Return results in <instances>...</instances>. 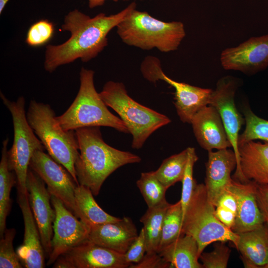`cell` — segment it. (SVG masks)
<instances>
[{"label": "cell", "instance_id": "1", "mask_svg": "<svg viewBox=\"0 0 268 268\" xmlns=\"http://www.w3.org/2000/svg\"><path fill=\"white\" fill-rule=\"evenodd\" d=\"M136 5L133 2L117 13L107 15L100 13L93 17L76 9L69 11L64 18L61 30L69 32L70 36L61 44L46 46L45 70L52 72L77 59L86 63L96 57L107 46L109 33Z\"/></svg>", "mask_w": 268, "mask_h": 268}, {"label": "cell", "instance_id": "2", "mask_svg": "<svg viewBox=\"0 0 268 268\" xmlns=\"http://www.w3.org/2000/svg\"><path fill=\"white\" fill-rule=\"evenodd\" d=\"M79 154L75 163L79 185L88 188L97 196L106 179L120 167L139 163L141 158L129 151L115 148L103 140L100 127L76 129Z\"/></svg>", "mask_w": 268, "mask_h": 268}, {"label": "cell", "instance_id": "3", "mask_svg": "<svg viewBox=\"0 0 268 268\" xmlns=\"http://www.w3.org/2000/svg\"><path fill=\"white\" fill-rule=\"evenodd\" d=\"M116 28L125 44L144 50L156 49L163 53L177 50L186 36L182 22L160 20L136 8Z\"/></svg>", "mask_w": 268, "mask_h": 268}, {"label": "cell", "instance_id": "4", "mask_svg": "<svg viewBox=\"0 0 268 268\" xmlns=\"http://www.w3.org/2000/svg\"><path fill=\"white\" fill-rule=\"evenodd\" d=\"M80 86L78 93L68 109L56 117L65 131H75L88 127H108L128 134L123 121L108 109L99 93L96 90L94 71L82 67L79 73Z\"/></svg>", "mask_w": 268, "mask_h": 268}, {"label": "cell", "instance_id": "5", "mask_svg": "<svg viewBox=\"0 0 268 268\" xmlns=\"http://www.w3.org/2000/svg\"><path fill=\"white\" fill-rule=\"evenodd\" d=\"M28 122L48 154L63 165L79 185L75 163L79 148L75 131H65L50 105L31 100L26 113Z\"/></svg>", "mask_w": 268, "mask_h": 268}, {"label": "cell", "instance_id": "6", "mask_svg": "<svg viewBox=\"0 0 268 268\" xmlns=\"http://www.w3.org/2000/svg\"><path fill=\"white\" fill-rule=\"evenodd\" d=\"M99 94L106 105L114 110L126 125L133 136V148H141L153 133L171 122L166 115L132 98L122 82L108 81Z\"/></svg>", "mask_w": 268, "mask_h": 268}, {"label": "cell", "instance_id": "7", "mask_svg": "<svg viewBox=\"0 0 268 268\" xmlns=\"http://www.w3.org/2000/svg\"><path fill=\"white\" fill-rule=\"evenodd\" d=\"M215 208L208 199L204 184L197 183L184 214L182 233L196 240L200 256L214 242H230L236 248L238 245L239 235L219 220Z\"/></svg>", "mask_w": 268, "mask_h": 268}, {"label": "cell", "instance_id": "8", "mask_svg": "<svg viewBox=\"0 0 268 268\" xmlns=\"http://www.w3.org/2000/svg\"><path fill=\"white\" fill-rule=\"evenodd\" d=\"M0 96L11 115L13 126V141L7 151L8 166L16 174L17 190L27 193L26 179L30 159L35 151L45 149L28 122L24 98L20 96L12 101L1 92Z\"/></svg>", "mask_w": 268, "mask_h": 268}, {"label": "cell", "instance_id": "9", "mask_svg": "<svg viewBox=\"0 0 268 268\" xmlns=\"http://www.w3.org/2000/svg\"><path fill=\"white\" fill-rule=\"evenodd\" d=\"M140 71L148 81L155 83L158 80H163L174 88V104L183 123L191 124L194 115L209 104L212 89L173 80L164 73L161 62L156 57L145 58L141 63Z\"/></svg>", "mask_w": 268, "mask_h": 268}, {"label": "cell", "instance_id": "10", "mask_svg": "<svg viewBox=\"0 0 268 268\" xmlns=\"http://www.w3.org/2000/svg\"><path fill=\"white\" fill-rule=\"evenodd\" d=\"M241 80L237 77L227 75L220 78L213 90L209 104L218 111L229 139L237 158L234 174L235 180L245 183L246 180L240 170V156L238 138L244 119L238 112L235 102V96Z\"/></svg>", "mask_w": 268, "mask_h": 268}, {"label": "cell", "instance_id": "11", "mask_svg": "<svg viewBox=\"0 0 268 268\" xmlns=\"http://www.w3.org/2000/svg\"><path fill=\"white\" fill-rule=\"evenodd\" d=\"M51 201L56 217L53 226L52 250L47 266L54 264L62 254L88 240L90 231L89 227L79 220L59 198L51 195Z\"/></svg>", "mask_w": 268, "mask_h": 268}, {"label": "cell", "instance_id": "12", "mask_svg": "<svg viewBox=\"0 0 268 268\" xmlns=\"http://www.w3.org/2000/svg\"><path fill=\"white\" fill-rule=\"evenodd\" d=\"M29 167L44 181L50 194L61 200L77 217L74 191L78 185L69 172L43 150L34 152Z\"/></svg>", "mask_w": 268, "mask_h": 268}, {"label": "cell", "instance_id": "13", "mask_svg": "<svg viewBox=\"0 0 268 268\" xmlns=\"http://www.w3.org/2000/svg\"><path fill=\"white\" fill-rule=\"evenodd\" d=\"M125 255L87 240L61 255L55 268H127Z\"/></svg>", "mask_w": 268, "mask_h": 268}, {"label": "cell", "instance_id": "14", "mask_svg": "<svg viewBox=\"0 0 268 268\" xmlns=\"http://www.w3.org/2000/svg\"><path fill=\"white\" fill-rule=\"evenodd\" d=\"M220 63L225 70L251 75L268 67V34L252 37L237 46L223 50Z\"/></svg>", "mask_w": 268, "mask_h": 268}, {"label": "cell", "instance_id": "15", "mask_svg": "<svg viewBox=\"0 0 268 268\" xmlns=\"http://www.w3.org/2000/svg\"><path fill=\"white\" fill-rule=\"evenodd\" d=\"M26 188L29 204L38 227L45 253L49 258L53 236V223L56 213L50 204L51 195L44 181L29 167Z\"/></svg>", "mask_w": 268, "mask_h": 268}, {"label": "cell", "instance_id": "16", "mask_svg": "<svg viewBox=\"0 0 268 268\" xmlns=\"http://www.w3.org/2000/svg\"><path fill=\"white\" fill-rule=\"evenodd\" d=\"M236 166L233 150L228 148L208 151L204 185L208 199L215 207L220 197L228 191L233 179L231 174Z\"/></svg>", "mask_w": 268, "mask_h": 268}, {"label": "cell", "instance_id": "17", "mask_svg": "<svg viewBox=\"0 0 268 268\" xmlns=\"http://www.w3.org/2000/svg\"><path fill=\"white\" fill-rule=\"evenodd\" d=\"M17 200L23 218L24 235L23 242L16 253L24 267L43 268L45 267V253L29 204L28 192L23 193L17 190Z\"/></svg>", "mask_w": 268, "mask_h": 268}, {"label": "cell", "instance_id": "18", "mask_svg": "<svg viewBox=\"0 0 268 268\" xmlns=\"http://www.w3.org/2000/svg\"><path fill=\"white\" fill-rule=\"evenodd\" d=\"M195 137L201 147L208 151L232 147L221 116L217 110L208 105L193 117Z\"/></svg>", "mask_w": 268, "mask_h": 268}, {"label": "cell", "instance_id": "19", "mask_svg": "<svg viewBox=\"0 0 268 268\" xmlns=\"http://www.w3.org/2000/svg\"><path fill=\"white\" fill-rule=\"evenodd\" d=\"M256 183H242L232 179L228 190L237 202L235 223L232 230L237 234L260 228L265 223L256 196Z\"/></svg>", "mask_w": 268, "mask_h": 268}, {"label": "cell", "instance_id": "20", "mask_svg": "<svg viewBox=\"0 0 268 268\" xmlns=\"http://www.w3.org/2000/svg\"><path fill=\"white\" fill-rule=\"evenodd\" d=\"M89 228V240L124 255L138 235L134 223L128 217Z\"/></svg>", "mask_w": 268, "mask_h": 268}, {"label": "cell", "instance_id": "21", "mask_svg": "<svg viewBox=\"0 0 268 268\" xmlns=\"http://www.w3.org/2000/svg\"><path fill=\"white\" fill-rule=\"evenodd\" d=\"M240 170L246 182L268 185V141H249L239 146Z\"/></svg>", "mask_w": 268, "mask_h": 268}, {"label": "cell", "instance_id": "22", "mask_svg": "<svg viewBox=\"0 0 268 268\" xmlns=\"http://www.w3.org/2000/svg\"><path fill=\"white\" fill-rule=\"evenodd\" d=\"M236 249L245 268H266L268 265V224L256 229L238 234Z\"/></svg>", "mask_w": 268, "mask_h": 268}, {"label": "cell", "instance_id": "23", "mask_svg": "<svg viewBox=\"0 0 268 268\" xmlns=\"http://www.w3.org/2000/svg\"><path fill=\"white\" fill-rule=\"evenodd\" d=\"M171 268H202L196 240L184 234L158 253Z\"/></svg>", "mask_w": 268, "mask_h": 268}, {"label": "cell", "instance_id": "24", "mask_svg": "<svg viewBox=\"0 0 268 268\" xmlns=\"http://www.w3.org/2000/svg\"><path fill=\"white\" fill-rule=\"evenodd\" d=\"M74 196L77 217L89 227L115 222L121 218L112 216L102 209L94 200L91 191L83 185H79L75 187Z\"/></svg>", "mask_w": 268, "mask_h": 268}, {"label": "cell", "instance_id": "25", "mask_svg": "<svg viewBox=\"0 0 268 268\" xmlns=\"http://www.w3.org/2000/svg\"><path fill=\"white\" fill-rule=\"evenodd\" d=\"M7 137L2 142L1 157L0 162V237L3 236L6 228V221L11 208L10 192L12 187L17 183L14 171L10 170L7 158Z\"/></svg>", "mask_w": 268, "mask_h": 268}, {"label": "cell", "instance_id": "26", "mask_svg": "<svg viewBox=\"0 0 268 268\" xmlns=\"http://www.w3.org/2000/svg\"><path fill=\"white\" fill-rule=\"evenodd\" d=\"M171 204L168 201L160 205L148 207L140 218L143 224L146 251V253H157L161 237L164 216Z\"/></svg>", "mask_w": 268, "mask_h": 268}, {"label": "cell", "instance_id": "27", "mask_svg": "<svg viewBox=\"0 0 268 268\" xmlns=\"http://www.w3.org/2000/svg\"><path fill=\"white\" fill-rule=\"evenodd\" d=\"M188 158L187 148L165 159L159 167L154 171L155 176L167 189L169 188L177 182L182 181Z\"/></svg>", "mask_w": 268, "mask_h": 268}, {"label": "cell", "instance_id": "28", "mask_svg": "<svg viewBox=\"0 0 268 268\" xmlns=\"http://www.w3.org/2000/svg\"><path fill=\"white\" fill-rule=\"evenodd\" d=\"M183 214L180 201L171 204L165 213L157 253L182 235Z\"/></svg>", "mask_w": 268, "mask_h": 268}, {"label": "cell", "instance_id": "29", "mask_svg": "<svg viewBox=\"0 0 268 268\" xmlns=\"http://www.w3.org/2000/svg\"><path fill=\"white\" fill-rule=\"evenodd\" d=\"M136 183L148 207L167 202L165 196L168 189L158 180L154 171L141 173Z\"/></svg>", "mask_w": 268, "mask_h": 268}, {"label": "cell", "instance_id": "30", "mask_svg": "<svg viewBox=\"0 0 268 268\" xmlns=\"http://www.w3.org/2000/svg\"><path fill=\"white\" fill-rule=\"evenodd\" d=\"M243 111L246 127L244 132L238 136V148L257 139L268 141V120L258 116L250 107H245Z\"/></svg>", "mask_w": 268, "mask_h": 268}, {"label": "cell", "instance_id": "31", "mask_svg": "<svg viewBox=\"0 0 268 268\" xmlns=\"http://www.w3.org/2000/svg\"><path fill=\"white\" fill-rule=\"evenodd\" d=\"M16 234L14 228L6 229L0 240V268H21L23 266L14 250L13 241Z\"/></svg>", "mask_w": 268, "mask_h": 268}, {"label": "cell", "instance_id": "32", "mask_svg": "<svg viewBox=\"0 0 268 268\" xmlns=\"http://www.w3.org/2000/svg\"><path fill=\"white\" fill-rule=\"evenodd\" d=\"M188 158L184 174L182 180V188L180 201L181 203L183 216L192 196L197 182L193 177V168L195 163L198 160L195 149L189 147Z\"/></svg>", "mask_w": 268, "mask_h": 268}, {"label": "cell", "instance_id": "33", "mask_svg": "<svg viewBox=\"0 0 268 268\" xmlns=\"http://www.w3.org/2000/svg\"><path fill=\"white\" fill-rule=\"evenodd\" d=\"M55 31L53 22L42 19L33 24L29 28L25 42L31 47H39L48 43L52 38Z\"/></svg>", "mask_w": 268, "mask_h": 268}, {"label": "cell", "instance_id": "34", "mask_svg": "<svg viewBox=\"0 0 268 268\" xmlns=\"http://www.w3.org/2000/svg\"><path fill=\"white\" fill-rule=\"evenodd\" d=\"M224 243L216 242L212 251L201 254L202 268H227L231 250Z\"/></svg>", "mask_w": 268, "mask_h": 268}, {"label": "cell", "instance_id": "35", "mask_svg": "<svg viewBox=\"0 0 268 268\" xmlns=\"http://www.w3.org/2000/svg\"><path fill=\"white\" fill-rule=\"evenodd\" d=\"M146 248L144 231L142 228L137 237L125 254V259L131 264H137L143 258Z\"/></svg>", "mask_w": 268, "mask_h": 268}, {"label": "cell", "instance_id": "36", "mask_svg": "<svg viewBox=\"0 0 268 268\" xmlns=\"http://www.w3.org/2000/svg\"><path fill=\"white\" fill-rule=\"evenodd\" d=\"M132 268H171L158 253H146L142 260L137 264H132Z\"/></svg>", "mask_w": 268, "mask_h": 268}, {"label": "cell", "instance_id": "37", "mask_svg": "<svg viewBox=\"0 0 268 268\" xmlns=\"http://www.w3.org/2000/svg\"><path fill=\"white\" fill-rule=\"evenodd\" d=\"M256 196L264 223L268 224V185H256Z\"/></svg>", "mask_w": 268, "mask_h": 268}, {"label": "cell", "instance_id": "38", "mask_svg": "<svg viewBox=\"0 0 268 268\" xmlns=\"http://www.w3.org/2000/svg\"><path fill=\"white\" fill-rule=\"evenodd\" d=\"M215 215L226 227L231 229L233 228L235 223L236 214L229 209L217 206L215 208Z\"/></svg>", "mask_w": 268, "mask_h": 268}, {"label": "cell", "instance_id": "39", "mask_svg": "<svg viewBox=\"0 0 268 268\" xmlns=\"http://www.w3.org/2000/svg\"><path fill=\"white\" fill-rule=\"evenodd\" d=\"M220 206L229 209L237 214V202L233 194L229 191L225 192L219 198L217 206Z\"/></svg>", "mask_w": 268, "mask_h": 268}, {"label": "cell", "instance_id": "40", "mask_svg": "<svg viewBox=\"0 0 268 268\" xmlns=\"http://www.w3.org/2000/svg\"><path fill=\"white\" fill-rule=\"evenodd\" d=\"M88 3V6L90 8H93L96 7L103 5L105 2L109 0H87ZM114 1H118L119 0L127 1L129 0H110Z\"/></svg>", "mask_w": 268, "mask_h": 268}, {"label": "cell", "instance_id": "41", "mask_svg": "<svg viewBox=\"0 0 268 268\" xmlns=\"http://www.w3.org/2000/svg\"><path fill=\"white\" fill-rule=\"evenodd\" d=\"M9 0H0V13L2 12L5 5Z\"/></svg>", "mask_w": 268, "mask_h": 268}, {"label": "cell", "instance_id": "42", "mask_svg": "<svg viewBox=\"0 0 268 268\" xmlns=\"http://www.w3.org/2000/svg\"><path fill=\"white\" fill-rule=\"evenodd\" d=\"M266 268H268V265L267 266Z\"/></svg>", "mask_w": 268, "mask_h": 268}, {"label": "cell", "instance_id": "43", "mask_svg": "<svg viewBox=\"0 0 268 268\" xmlns=\"http://www.w3.org/2000/svg\"></svg>", "mask_w": 268, "mask_h": 268}]
</instances>
